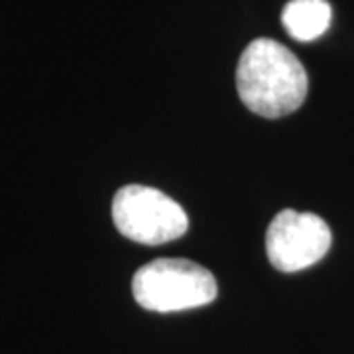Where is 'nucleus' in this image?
<instances>
[{
    "label": "nucleus",
    "instance_id": "obj_3",
    "mask_svg": "<svg viewBox=\"0 0 354 354\" xmlns=\"http://www.w3.org/2000/svg\"><path fill=\"white\" fill-rule=\"evenodd\" d=\"M113 221L128 241L158 246L183 236L189 227L183 207L162 191L124 185L114 195Z\"/></svg>",
    "mask_w": 354,
    "mask_h": 354
},
{
    "label": "nucleus",
    "instance_id": "obj_4",
    "mask_svg": "<svg viewBox=\"0 0 354 354\" xmlns=\"http://www.w3.org/2000/svg\"><path fill=\"white\" fill-rule=\"evenodd\" d=\"M330 242V228L321 216L286 209L268 227L266 254L276 270L293 274L325 258Z\"/></svg>",
    "mask_w": 354,
    "mask_h": 354
},
{
    "label": "nucleus",
    "instance_id": "obj_5",
    "mask_svg": "<svg viewBox=\"0 0 354 354\" xmlns=\"http://www.w3.org/2000/svg\"><path fill=\"white\" fill-rule=\"evenodd\" d=\"M333 8L327 0H290L283 6L281 24L297 41H313L329 30Z\"/></svg>",
    "mask_w": 354,
    "mask_h": 354
},
{
    "label": "nucleus",
    "instance_id": "obj_1",
    "mask_svg": "<svg viewBox=\"0 0 354 354\" xmlns=\"http://www.w3.org/2000/svg\"><path fill=\"white\" fill-rule=\"evenodd\" d=\"M307 73L286 46L258 38L242 51L236 67V88L248 111L264 118H281L304 104Z\"/></svg>",
    "mask_w": 354,
    "mask_h": 354
},
{
    "label": "nucleus",
    "instance_id": "obj_2",
    "mask_svg": "<svg viewBox=\"0 0 354 354\" xmlns=\"http://www.w3.org/2000/svg\"><path fill=\"white\" fill-rule=\"evenodd\" d=\"M215 276L191 260L160 258L142 266L132 279L140 307L156 313H176L215 301Z\"/></svg>",
    "mask_w": 354,
    "mask_h": 354
}]
</instances>
